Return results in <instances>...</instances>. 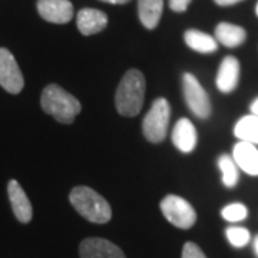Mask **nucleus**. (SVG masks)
<instances>
[{"instance_id": "f257e3e1", "label": "nucleus", "mask_w": 258, "mask_h": 258, "mask_svg": "<svg viewBox=\"0 0 258 258\" xmlns=\"http://www.w3.org/2000/svg\"><path fill=\"white\" fill-rule=\"evenodd\" d=\"M145 99V78L138 69H131L122 78L115 95L116 111L122 116H137Z\"/></svg>"}, {"instance_id": "f03ea898", "label": "nucleus", "mask_w": 258, "mask_h": 258, "mask_svg": "<svg viewBox=\"0 0 258 258\" xmlns=\"http://www.w3.org/2000/svg\"><path fill=\"white\" fill-rule=\"evenodd\" d=\"M71 204L76 211L95 224L111 221L112 210L109 203L89 186H76L69 194Z\"/></svg>"}, {"instance_id": "7ed1b4c3", "label": "nucleus", "mask_w": 258, "mask_h": 258, "mask_svg": "<svg viewBox=\"0 0 258 258\" xmlns=\"http://www.w3.org/2000/svg\"><path fill=\"white\" fill-rule=\"evenodd\" d=\"M42 109L60 123L74 122L81 112V102L57 85H47L40 98Z\"/></svg>"}, {"instance_id": "20e7f679", "label": "nucleus", "mask_w": 258, "mask_h": 258, "mask_svg": "<svg viewBox=\"0 0 258 258\" xmlns=\"http://www.w3.org/2000/svg\"><path fill=\"white\" fill-rule=\"evenodd\" d=\"M169 116H171V108L169 102L165 98H159L152 103L151 109L144 118L142 122V132L144 137L152 142L159 144L166 137V131L169 125Z\"/></svg>"}, {"instance_id": "39448f33", "label": "nucleus", "mask_w": 258, "mask_h": 258, "mask_svg": "<svg viewBox=\"0 0 258 258\" xmlns=\"http://www.w3.org/2000/svg\"><path fill=\"white\" fill-rule=\"evenodd\" d=\"M182 92L188 109L200 119L210 118L212 112L211 99L207 91L198 82L192 74H184L182 76Z\"/></svg>"}, {"instance_id": "423d86ee", "label": "nucleus", "mask_w": 258, "mask_h": 258, "mask_svg": "<svg viewBox=\"0 0 258 258\" xmlns=\"http://www.w3.org/2000/svg\"><path fill=\"white\" fill-rule=\"evenodd\" d=\"M161 211L168 221L181 230L191 228L197 221V212L192 205L178 195H166L161 201Z\"/></svg>"}, {"instance_id": "0eeeda50", "label": "nucleus", "mask_w": 258, "mask_h": 258, "mask_svg": "<svg viewBox=\"0 0 258 258\" xmlns=\"http://www.w3.org/2000/svg\"><path fill=\"white\" fill-rule=\"evenodd\" d=\"M0 86L13 95L22 92L25 86V79L18 62L6 47H0Z\"/></svg>"}, {"instance_id": "6e6552de", "label": "nucleus", "mask_w": 258, "mask_h": 258, "mask_svg": "<svg viewBox=\"0 0 258 258\" xmlns=\"http://www.w3.org/2000/svg\"><path fill=\"white\" fill-rule=\"evenodd\" d=\"M37 12L46 22L64 25L74 18V6L69 0H37Z\"/></svg>"}, {"instance_id": "1a4fd4ad", "label": "nucleus", "mask_w": 258, "mask_h": 258, "mask_svg": "<svg viewBox=\"0 0 258 258\" xmlns=\"http://www.w3.org/2000/svg\"><path fill=\"white\" fill-rule=\"evenodd\" d=\"M81 258H126L113 242L103 238H86L79 247Z\"/></svg>"}, {"instance_id": "9d476101", "label": "nucleus", "mask_w": 258, "mask_h": 258, "mask_svg": "<svg viewBox=\"0 0 258 258\" xmlns=\"http://www.w3.org/2000/svg\"><path fill=\"white\" fill-rule=\"evenodd\" d=\"M240 82V62L234 56H227L222 59L220 69L217 72L215 85L222 93H231L235 91Z\"/></svg>"}, {"instance_id": "9b49d317", "label": "nucleus", "mask_w": 258, "mask_h": 258, "mask_svg": "<svg viewBox=\"0 0 258 258\" xmlns=\"http://www.w3.org/2000/svg\"><path fill=\"white\" fill-rule=\"evenodd\" d=\"M232 159L235 161L240 171L247 175L258 176V148L248 142L238 141L232 148Z\"/></svg>"}, {"instance_id": "f8f14e48", "label": "nucleus", "mask_w": 258, "mask_h": 258, "mask_svg": "<svg viewBox=\"0 0 258 258\" xmlns=\"http://www.w3.org/2000/svg\"><path fill=\"white\" fill-rule=\"evenodd\" d=\"M8 194H9L10 205L13 214L16 215L19 221L23 224H28L32 220V204L29 201L28 195L23 191V188L20 186L16 179H12L8 185Z\"/></svg>"}, {"instance_id": "ddd939ff", "label": "nucleus", "mask_w": 258, "mask_h": 258, "mask_svg": "<svg viewBox=\"0 0 258 258\" xmlns=\"http://www.w3.org/2000/svg\"><path fill=\"white\" fill-rule=\"evenodd\" d=\"M172 142L181 152L184 154L192 152L198 142V134L191 120L181 118L176 122L172 131Z\"/></svg>"}, {"instance_id": "4468645a", "label": "nucleus", "mask_w": 258, "mask_h": 258, "mask_svg": "<svg viewBox=\"0 0 258 258\" xmlns=\"http://www.w3.org/2000/svg\"><path fill=\"white\" fill-rule=\"evenodd\" d=\"M78 29L83 36H91L95 33H99L108 25V16L98 9H86L79 10L76 16Z\"/></svg>"}, {"instance_id": "2eb2a0df", "label": "nucleus", "mask_w": 258, "mask_h": 258, "mask_svg": "<svg viewBox=\"0 0 258 258\" xmlns=\"http://www.w3.org/2000/svg\"><path fill=\"white\" fill-rule=\"evenodd\" d=\"M247 39L245 29L228 22H221L215 28V40L225 47H238Z\"/></svg>"}, {"instance_id": "dca6fc26", "label": "nucleus", "mask_w": 258, "mask_h": 258, "mask_svg": "<svg viewBox=\"0 0 258 258\" xmlns=\"http://www.w3.org/2000/svg\"><path fill=\"white\" fill-rule=\"evenodd\" d=\"M184 39L186 46L195 50V52H198V53L208 55V53L217 52V49H218V42L215 40V37H212L211 35H208L205 32L197 30V29L186 30Z\"/></svg>"}, {"instance_id": "f3484780", "label": "nucleus", "mask_w": 258, "mask_h": 258, "mask_svg": "<svg viewBox=\"0 0 258 258\" xmlns=\"http://www.w3.org/2000/svg\"><path fill=\"white\" fill-rule=\"evenodd\" d=\"M164 10V0H138V15L141 23L149 30L155 29Z\"/></svg>"}, {"instance_id": "a211bd4d", "label": "nucleus", "mask_w": 258, "mask_h": 258, "mask_svg": "<svg viewBox=\"0 0 258 258\" xmlns=\"http://www.w3.org/2000/svg\"><path fill=\"white\" fill-rule=\"evenodd\" d=\"M234 135L241 142H248L258 147V116L249 113L238 119L234 126Z\"/></svg>"}, {"instance_id": "6ab92c4d", "label": "nucleus", "mask_w": 258, "mask_h": 258, "mask_svg": "<svg viewBox=\"0 0 258 258\" xmlns=\"http://www.w3.org/2000/svg\"><path fill=\"white\" fill-rule=\"evenodd\" d=\"M218 169L221 172V181L224 186L234 188L238 184L240 179V168L237 166L235 161L231 155H221L217 161Z\"/></svg>"}, {"instance_id": "aec40b11", "label": "nucleus", "mask_w": 258, "mask_h": 258, "mask_svg": "<svg viewBox=\"0 0 258 258\" xmlns=\"http://www.w3.org/2000/svg\"><path fill=\"white\" fill-rule=\"evenodd\" d=\"M225 237L232 247L235 248H242L245 247L251 240V234L247 228L244 227H228L225 230Z\"/></svg>"}, {"instance_id": "412c9836", "label": "nucleus", "mask_w": 258, "mask_h": 258, "mask_svg": "<svg viewBox=\"0 0 258 258\" xmlns=\"http://www.w3.org/2000/svg\"><path fill=\"white\" fill-rule=\"evenodd\" d=\"M221 217L228 222L244 221L248 217V208L241 203L228 204L221 210Z\"/></svg>"}, {"instance_id": "4be33fe9", "label": "nucleus", "mask_w": 258, "mask_h": 258, "mask_svg": "<svg viewBox=\"0 0 258 258\" xmlns=\"http://www.w3.org/2000/svg\"><path fill=\"white\" fill-rule=\"evenodd\" d=\"M182 258H207V255L195 242H186L182 248Z\"/></svg>"}, {"instance_id": "5701e85b", "label": "nucleus", "mask_w": 258, "mask_h": 258, "mask_svg": "<svg viewBox=\"0 0 258 258\" xmlns=\"http://www.w3.org/2000/svg\"><path fill=\"white\" fill-rule=\"evenodd\" d=\"M192 0H169V8L174 10V12L181 13V12H185V10L188 9V6H189Z\"/></svg>"}, {"instance_id": "b1692460", "label": "nucleus", "mask_w": 258, "mask_h": 258, "mask_svg": "<svg viewBox=\"0 0 258 258\" xmlns=\"http://www.w3.org/2000/svg\"><path fill=\"white\" fill-rule=\"evenodd\" d=\"M218 6H232V5H237V3H240L242 0H214Z\"/></svg>"}, {"instance_id": "393cba45", "label": "nucleus", "mask_w": 258, "mask_h": 258, "mask_svg": "<svg viewBox=\"0 0 258 258\" xmlns=\"http://www.w3.org/2000/svg\"><path fill=\"white\" fill-rule=\"evenodd\" d=\"M249 111H251L252 115L258 116V98H255V99L252 101V103L249 105Z\"/></svg>"}, {"instance_id": "a878e982", "label": "nucleus", "mask_w": 258, "mask_h": 258, "mask_svg": "<svg viewBox=\"0 0 258 258\" xmlns=\"http://www.w3.org/2000/svg\"><path fill=\"white\" fill-rule=\"evenodd\" d=\"M101 2H105V3H111V5H125L131 0H101Z\"/></svg>"}, {"instance_id": "bb28decb", "label": "nucleus", "mask_w": 258, "mask_h": 258, "mask_svg": "<svg viewBox=\"0 0 258 258\" xmlns=\"http://www.w3.org/2000/svg\"><path fill=\"white\" fill-rule=\"evenodd\" d=\"M254 252H255V255L258 257V235L254 238Z\"/></svg>"}, {"instance_id": "cd10ccee", "label": "nucleus", "mask_w": 258, "mask_h": 258, "mask_svg": "<svg viewBox=\"0 0 258 258\" xmlns=\"http://www.w3.org/2000/svg\"><path fill=\"white\" fill-rule=\"evenodd\" d=\"M255 13H257V16H258V3H257V6H255Z\"/></svg>"}]
</instances>
